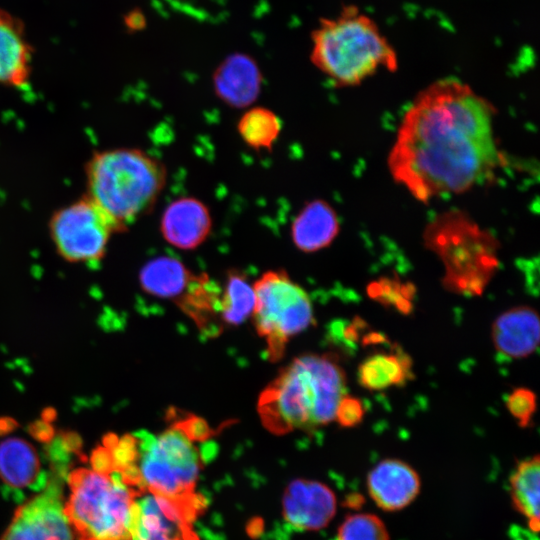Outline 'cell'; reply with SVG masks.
I'll use <instances>...</instances> for the list:
<instances>
[{
	"mask_svg": "<svg viewBox=\"0 0 540 540\" xmlns=\"http://www.w3.org/2000/svg\"><path fill=\"white\" fill-rule=\"evenodd\" d=\"M500 163L491 105L452 78L419 93L388 156L393 178L422 202L466 191Z\"/></svg>",
	"mask_w": 540,
	"mask_h": 540,
	"instance_id": "obj_1",
	"label": "cell"
},
{
	"mask_svg": "<svg viewBox=\"0 0 540 540\" xmlns=\"http://www.w3.org/2000/svg\"><path fill=\"white\" fill-rule=\"evenodd\" d=\"M346 376L331 354L308 353L283 367L261 392L257 410L275 434L310 430L335 421L345 395Z\"/></svg>",
	"mask_w": 540,
	"mask_h": 540,
	"instance_id": "obj_2",
	"label": "cell"
},
{
	"mask_svg": "<svg viewBox=\"0 0 540 540\" xmlns=\"http://www.w3.org/2000/svg\"><path fill=\"white\" fill-rule=\"evenodd\" d=\"M88 197L124 231L152 210L167 181L162 161L136 148L95 153L86 165Z\"/></svg>",
	"mask_w": 540,
	"mask_h": 540,
	"instance_id": "obj_3",
	"label": "cell"
},
{
	"mask_svg": "<svg viewBox=\"0 0 540 540\" xmlns=\"http://www.w3.org/2000/svg\"><path fill=\"white\" fill-rule=\"evenodd\" d=\"M311 42V62L339 87L360 84L381 68L397 66L395 51L379 28L354 8L322 19Z\"/></svg>",
	"mask_w": 540,
	"mask_h": 540,
	"instance_id": "obj_4",
	"label": "cell"
},
{
	"mask_svg": "<svg viewBox=\"0 0 540 540\" xmlns=\"http://www.w3.org/2000/svg\"><path fill=\"white\" fill-rule=\"evenodd\" d=\"M67 483L64 511L77 540H131V508L141 491L122 471L80 467Z\"/></svg>",
	"mask_w": 540,
	"mask_h": 540,
	"instance_id": "obj_5",
	"label": "cell"
},
{
	"mask_svg": "<svg viewBox=\"0 0 540 540\" xmlns=\"http://www.w3.org/2000/svg\"><path fill=\"white\" fill-rule=\"evenodd\" d=\"M425 240L443 262L446 290L464 296L484 292L499 265L493 236L462 214L452 212L432 223Z\"/></svg>",
	"mask_w": 540,
	"mask_h": 540,
	"instance_id": "obj_6",
	"label": "cell"
},
{
	"mask_svg": "<svg viewBox=\"0 0 540 540\" xmlns=\"http://www.w3.org/2000/svg\"><path fill=\"white\" fill-rule=\"evenodd\" d=\"M253 287V324L265 341L268 359L277 362L289 341L314 324L313 306L306 290L284 270L266 271Z\"/></svg>",
	"mask_w": 540,
	"mask_h": 540,
	"instance_id": "obj_7",
	"label": "cell"
},
{
	"mask_svg": "<svg viewBox=\"0 0 540 540\" xmlns=\"http://www.w3.org/2000/svg\"><path fill=\"white\" fill-rule=\"evenodd\" d=\"M136 435L139 447L136 466L142 491L173 499L188 497L201 468L194 442L173 424L156 436Z\"/></svg>",
	"mask_w": 540,
	"mask_h": 540,
	"instance_id": "obj_8",
	"label": "cell"
},
{
	"mask_svg": "<svg viewBox=\"0 0 540 540\" xmlns=\"http://www.w3.org/2000/svg\"><path fill=\"white\" fill-rule=\"evenodd\" d=\"M122 231L88 196L55 212L50 221L55 247L70 262H98L111 235Z\"/></svg>",
	"mask_w": 540,
	"mask_h": 540,
	"instance_id": "obj_9",
	"label": "cell"
},
{
	"mask_svg": "<svg viewBox=\"0 0 540 540\" xmlns=\"http://www.w3.org/2000/svg\"><path fill=\"white\" fill-rule=\"evenodd\" d=\"M62 478L54 474L43 491L22 503L0 540H74L64 511Z\"/></svg>",
	"mask_w": 540,
	"mask_h": 540,
	"instance_id": "obj_10",
	"label": "cell"
},
{
	"mask_svg": "<svg viewBox=\"0 0 540 540\" xmlns=\"http://www.w3.org/2000/svg\"><path fill=\"white\" fill-rule=\"evenodd\" d=\"M196 501L173 499L143 491L134 499L130 516L131 540H192L189 524Z\"/></svg>",
	"mask_w": 540,
	"mask_h": 540,
	"instance_id": "obj_11",
	"label": "cell"
},
{
	"mask_svg": "<svg viewBox=\"0 0 540 540\" xmlns=\"http://www.w3.org/2000/svg\"><path fill=\"white\" fill-rule=\"evenodd\" d=\"M283 518L295 531H318L336 515L337 498L326 484L311 479H294L285 488Z\"/></svg>",
	"mask_w": 540,
	"mask_h": 540,
	"instance_id": "obj_12",
	"label": "cell"
},
{
	"mask_svg": "<svg viewBox=\"0 0 540 540\" xmlns=\"http://www.w3.org/2000/svg\"><path fill=\"white\" fill-rule=\"evenodd\" d=\"M54 474H48L36 448L26 439L18 436L0 439V481L3 492L15 500L22 501L27 491L37 494L43 491Z\"/></svg>",
	"mask_w": 540,
	"mask_h": 540,
	"instance_id": "obj_13",
	"label": "cell"
},
{
	"mask_svg": "<svg viewBox=\"0 0 540 540\" xmlns=\"http://www.w3.org/2000/svg\"><path fill=\"white\" fill-rule=\"evenodd\" d=\"M365 486L369 498L384 512H398L410 506L421 492V477L404 460L386 458L367 473Z\"/></svg>",
	"mask_w": 540,
	"mask_h": 540,
	"instance_id": "obj_14",
	"label": "cell"
},
{
	"mask_svg": "<svg viewBox=\"0 0 540 540\" xmlns=\"http://www.w3.org/2000/svg\"><path fill=\"white\" fill-rule=\"evenodd\" d=\"M263 76L257 61L249 54L233 52L225 57L212 75L213 90L231 108L249 107L258 98Z\"/></svg>",
	"mask_w": 540,
	"mask_h": 540,
	"instance_id": "obj_15",
	"label": "cell"
},
{
	"mask_svg": "<svg viewBox=\"0 0 540 540\" xmlns=\"http://www.w3.org/2000/svg\"><path fill=\"white\" fill-rule=\"evenodd\" d=\"M212 230L209 208L199 199L180 197L169 203L160 219V232L171 246L194 250L202 245Z\"/></svg>",
	"mask_w": 540,
	"mask_h": 540,
	"instance_id": "obj_16",
	"label": "cell"
},
{
	"mask_svg": "<svg viewBox=\"0 0 540 540\" xmlns=\"http://www.w3.org/2000/svg\"><path fill=\"white\" fill-rule=\"evenodd\" d=\"M492 342L507 358L522 359L535 352L540 339L538 313L529 306H517L501 313L492 324Z\"/></svg>",
	"mask_w": 540,
	"mask_h": 540,
	"instance_id": "obj_17",
	"label": "cell"
},
{
	"mask_svg": "<svg viewBox=\"0 0 540 540\" xmlns=\"http://www.w3.org/2000/svg\"><path fill=\"white\" fill-rule=\"evenodd\" d=\"M340 230L339 218L326 201L315 199L306 203L291 224V238L295 247L312 253L328 247Z\"/></svg>",
	"mask_w": 540,
	"mask_h": 540,
	"instance_id": "obj_18",
	"label": "cell"
},
{
	"mask_svg": "<svg viewBox=\"0 0 540 540\" xmlns=\"http://www.w3.org/2000/svg\"><path fill=\"white\" fill-rule=\"evenodd\" d=\"M31 54L22 21L0 8V83L14 86L26 83Z\"/></svg>",
	"mask_w": 540,
	"mask_h": 540,
	"instance_id": "obj_19",
	"label": "cell"
},
{
	"mask_svg": "<svg viewBox=\"0 0 540 540\" xmlns=\"http://www.w3.org/2000/svg\"><path fill=\"white\" fill-rule=\"evenodd\" d=\"M509 495L515 511L525 518L530 532L540 527V458L536 454L517 462L509 477Z\"/></svg>",
	"mask_w": 540,
	"mask_h": 540,
	"instance_id": "obj_20",
	"label": "cell"
},
{
	"mask_svg": "<svg viewBox=\"0 0 540 540\" xmlns=\"http://www.w3.org/2000/svg\"><path fill=\"white\" fill-rule=\"evenodd\" d=\"M194 276L180 260L159 256L142 267L139 278L141 288L146 293L178 302L187 292Z\"/></svg>",
	"mask_w": 540,
	"mask_h": 540,
	"instance_id": "obj_21",
	"label": "cell"
},
{
	"mask_svg": "<svg viewBox=\"0 0 540 540\" xmlns=\"http://www.w3.org/2000/svg\"><path fill=\"white\" fill-rule=\"evenodd\" d=\"M411 360L403 353H376L359 365V384L370 391L403 385L411 378Z\"/></svg>",
	"mask_w": 540,
	"mask_h": 540,
	"instance_id": "obj_22",
	"label": "cell"
},
{
	"mask_svg": "<svg viewBox=\"0 0 540 540\" xmlns=\"http://www.w3.org/2000/svg\"><path fill=\"white\" fill-rule=\"evenodd\" d=\"M255 300L253 284L239 270H229L220 295V322L229 326L242 324L252 316Z\"/></svg>",
	"mask_w": 540,
	"mask_h": 540,
	"instance_id": "obj_23",
	"label": "cell"
},
{
	"mask_svg": "<svg viewBox=\"0 0 540 540\" xmlns=\"http://www.w3.org/2000/svg\"><path fill=\"white\" fill-rule=\"evenodd\" d=\"M282 129L279 117L265 107H253L244 112L237 123V131L250 148L271 150Z\"/></svg>",
	"mask_w": 540,
	"mask_h": 540,
	"instance_id": "obj_24",
	"label": "cell"
},
{
	"mask_svg": "<svg viewBox=\"0 0 540 540\" xmlns=\"http://www.w3.org/2000/svg\"><path fill=\"white\" fill-rule=\"evenodd\" d=\"M336 540H391L384 521L371 512L348 514L337 530Z\"/></svg>",
	"mask_w": 540,
	"mask_h": 540,
	"instance_id": "obj_25",
	"label": "cell"
},
{
	"mask_svg": "<svg viewBox=\"0 0 540 540\" xmlns=\"http://www.w3.org/2000/svg\"><path fill=\"white\" fill-rule=\"evenodd\" d=\"M368 294L382 304L395 306L402 313H407L412 307V288L394 279L382 278L371 283Z\"/></svg>",
	"mask_w": 540,
	"mask_h": 540,
	"instance_id": "obj_26",
	"label": "cell"
},
{
	"mask_svg": "<svg viewBox=\"0 0 540 540\" xmlns=\"http://www.w3.org/2000/svg\"><path fill=\"white\" fill-rule=\"evenodd\" d=\"M536 404L535 393L524 387L514 389L506 401L508 412L522 428L530 424L536 411Z\"/></svg>",
	"mask_w": 540,
	"mask_h": 540,
	"instance_id": "obj_27",
	"label": "cell"
},
{
	"mask_svg": "<svg viewBox=\"0 0 540 540\" xmlns=\"http://www.w3.org/2000/svg\"><path fill=\"white\" fill-rule=\"evenodd\" d=\"M365 414L362 401L357 397L344 395L340 400L336 413L335 421L344 428H352L359 425Z\"/></svg>",
	"mask_w": 540,
	"mask_h": 540,
	"instance_id": "obj_28",
	"label": "cell"
},
{
	"mask_svg": "<svg viewBox=\"0 0 540 540\" xmlns=\"http://www.w3.org/2000/svg\"><path fill=\"white\" fill-rule=\"evenodd\" d=\"M173 425L178 427L193 442L206 440L212 434L207 422L194 415L179 419Z\"/></svg>",
	"mask_w": 540,
	"mask_h": 540,
	"instance_id": "obj_29",
	"label": "cell"
},
{
	"mask_svg": "<svg viewBox=\"0 0 540 540\" xmlns=\"http://www.w3.org/2000/svg\"><path fill=\"white\" fill-rule=\"evenodd\" d=\"M124 24L132 32L139 31L140 29L145 27L146 18L141 11L133 10L125 16Z\"/></svg>",
	"mask_w": 540,
	"mask_h": 540,
	"instance_id": "obj_30",
	"label": "cell"
}]
</instances>
